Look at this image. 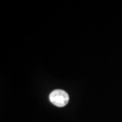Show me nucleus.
<instances>
[{
  "instance_id": "nucleus-1",
  "label": "nucleus",
  "mask_w": 122,
  "mask_h": 122,
  "mask_svg": "<svg viewBox=\"0 0 122 122\" xmlns=\"http://www.w3.org/2000/svg\"><path fill=\"white\" fill-rule=\"evenodd\" d=\"M50 100L56 107H63L68 104L69 96L67 92L62 90H55L50 94Z\"/></svg>"
}]
</instances>
